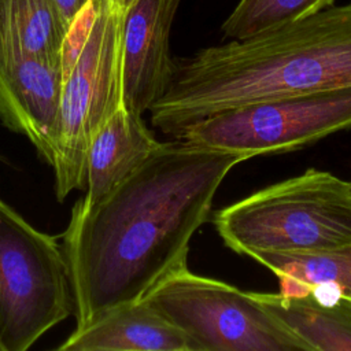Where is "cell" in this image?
<instances>
[{
  "instance_id": "obj_16",
  "label": "cell",
  "mask_w": 351,
  "mask_h": 351,
  "mask_svg": "<svg viewBox=\"0 0 351 351\" xmlns=\"http://www.w3.org/2000/svg\"><path fill=\"white\" fill-rule=\"evenodd\" d=\"M69 33L90 8L93 0H53Z\"/></svg>"
},
{
  "instance_id": "obj_12",
  "label": "cell",
  "mask_w": 351,
  "mask_h": 351,
  "mask_svg": "<svg viewBox=\"0 0 351 351\" xmlns=\"http://www.w3.org/2000/svg\"><path fill=\"white\" fill-rule=\"evenodd\" d=\"M280 284V293L308 295L319 303L351 300V243L315 254H254Z\"/></svg>"
},
{
  "instance_id": "obj_7",
  "label": "cell",
  "mask_w": 351,
  "mask_h": 351,
  "mask_svg": "<svg viewBox=\"0 0 351 351\" xmlns=\"http://www.w3.org/2000/svg\"><path fill=\"white\" fill-rule=\"evenodd\" d=\"M348 129L351 85L226 108L184 126L174 138L247 160L300 149Z\"/></svg>"
},
{
  "instance_id": "obj_1",
  "label": "cell",
  "mask_w": 351,
  "mask_h": 351,
  "mask_svg": "<svg viewBox=\"0 0 351 351\" xmlns=\"http://www.w3.org/2000/svg\"><path fill=\"white\" fill-rule=\"evenodd\" d=\"M237 155L182 143L162 147L96 204L73 206L62 234L75 328L140 300L186 263L189 241L208 219Z\"/></svg>"
},
{
  "instance_id": "obj_8",
  "label": "cell",
  "mask_w": 351,
  "mask_h": 351,
  "mask_svg": "<svg viewBox=\"0 0 351 351\" xmlns=\"http://www.w3.org/2000/svg\"><path fill=\"white\" fill-rule=\"evenodd\" d=\"M63 64L30 53L0 26V121L23 134L52 166Z\"/></svg>"
},
{
  "instance_id": "obj_5",
  "label": "cell",
  "mask_w": 351,
  "mask_h": 351,
  "mask_svg": "<svg viewBox=\"0 0 351 351\" xmlns=\"http://www.w3.org/2000/svg\"><path fill=\"white\" fill-rule=\"evenodd\" d=\"M141 299L186 336L192 351H313L254 295L184 263Z\"/></svg>"
},
{
  "instance_id": "obj_11",
  "label": "cell",
  "mask_w": 351,
  "mask_h": 351,
  "mask_svg": "<svg viewBox=\"0 0 351 351\" xmlns=\"http://www.w3.org/2000/svg\"><path fill=\"white\" fill-rule=\"evenodd\" d=\"M162 144L148 129L143 115L122 104L90 141L85 166V196L77 203L82 207L96 204L140 169Z\"/></svg>"
},
{
  "instance_id": "obj_15",
  "label": "cell",
  "mask_w": 351,
  "mask_h": 351,
  "mask_svg": "<svg viewBox=\"0 0 351 351\" xmlns=\"http://www.w3.org/2000/svg\"><path fill=\"white\" fill-rule=\"evenodd\" d=\"M333 3L335 0H239L222 23V33L228 40H244L310 16Z\"/></svg>"
},
{
  "instance_id": "obj_3",
  "label": "cell",
  "mask_w": 351,
  "mask_h": 351,
  "mask_svg": "<svg viewBox=\"0 0 351 351\" xmlns=\"http://www.w3.org/2000/svg\"><path fill=\"white\" fill-rule=\"evenodd\" d=\"M213 223L240 255L329 251L351 243V184L307 169L219 208Z\"/></svg>"
},
{
  "instance_id": "obj_4",
  "label": "cell",
  "mask_w": 351,
  "mask_h": 351,
  "mask_svg": "<svg viewBox=\"0 0 351 351\" xmlns=\"http://www.w3.org/2000/svg\"><path fill=\"white\" fill-rule=\"evenodd\" d=\"M123 16L108 0H93L67 41L51 166L59 202L85 186L90 141L122 106Z\"/></svg>"
},
{
  "instance_id": "obj_18",
  "label": "cell",
  "mask_w": 351,
  "mask_h": 351,
  "mask_svg": "<svg viewBox=\"0 0 351 351\" xmlns=\"http://www.w3.org/2000/svg\"><path fill=\"white\" fill-rule=\"evenodd\" d=\"M350 184H351V181H350Z\"/></svg>"
},
{
  "instance_id": "obj_14",
  "label": "cell",
  "mask_w": 351,
  "mask_h": 351,
  "mask_svg": "<svg viewBox=\"0 0 351 351\" xmlns=\"http://www.w3.org/2000/svg\"><path fill=\"white\" fill-rule=\"evenodd\" d=\"M0 26L30 53L63 64L70 33L53 0H0Z\"/></svg>"
},
{
  "instance_id": "obj_17",
  "label": "cell",
  "mask_w": 351,
  "mask_h": 351,
  "mask_svg": "<svg viewBox=\"0 0 351 351\" xmlns=\"http://www.w3.org/2000/svg\"><path fill=\"white\" fill-rule=\"evenodd\" d=\"M110 4L119 12H122L125 15V12L130 8V5L136 1V0H108Z\"/></svg>"
},
{
  "instance_id": "obj_6",
  "label": "cell",
  "mask_w": 351,
  "mask_h": 351,
  "mask_svg": "<svg viewBox=\"0 0 351 351\" xmlns=\"http://www.w3.org/2000/svg\"><path fill=\"white\" fill-rule=\"evenodd\" d=\"M74 314L62 244L0 200V351H26Z\"/></svg>"
},
{
  "instance_id": "obj_2",
  "label": "cell",
  "mask_w": 351,
  "mask_h": 351,
  "mask_svg": "<svg viewBox=\"0 0 351 351\" xmlns=\"http://www.w3.org/2000/svg\"><path fill=\"white\" fill-rule=\"evenodd\" d=\"M351 85V3L174 60L151 123L176 136L214 112L270 97Z\"/></svg>"
},
{
  "instance_id": "obj_9",
  "label": "cell",
  "mask_w": 351,
  "mask_h": 351,
  "mask_svg": "<svg viewBox=\"0 0 351 351\" xmlns=\"http://www.w3.org/2000/svg\"><path fill=\"white\" fill-rule=\"evenodd\" d=\"M181 0H136L122 27V104L144 114L166 92L174 60L170 33Z\"/></svg>"
},
{
  "instance_id": "obj_10",
  "label": "cell",
  "mask_w": 351,
  "mask_h": 351,
  "mask_svg": "<svg viewBox=\"0 0 351 351\" xmlns=\"http://www.w3.org/2000/svg\"><path fill=\"white\" fill-rule=\"evenodd\" d=\"M60 351H192L184 332L145 299L117 306L75 328Z\"/></svg>"
},
{
  "instance_id": "obj_13",
  "label": "cell",
  "mask_w": 351,
  "mask_h": 351,
  "mask_svg": "<svg viewBox=\"0 0 351 351\" xmlns=\"http://www.w3.org/2000/svg\"><path fill=\"white\" fill-rule=\"evenodd\" d=\"M254 295L313 351H351V300L319 303L308 295Z\"/></svg>"
}]
</instances>
